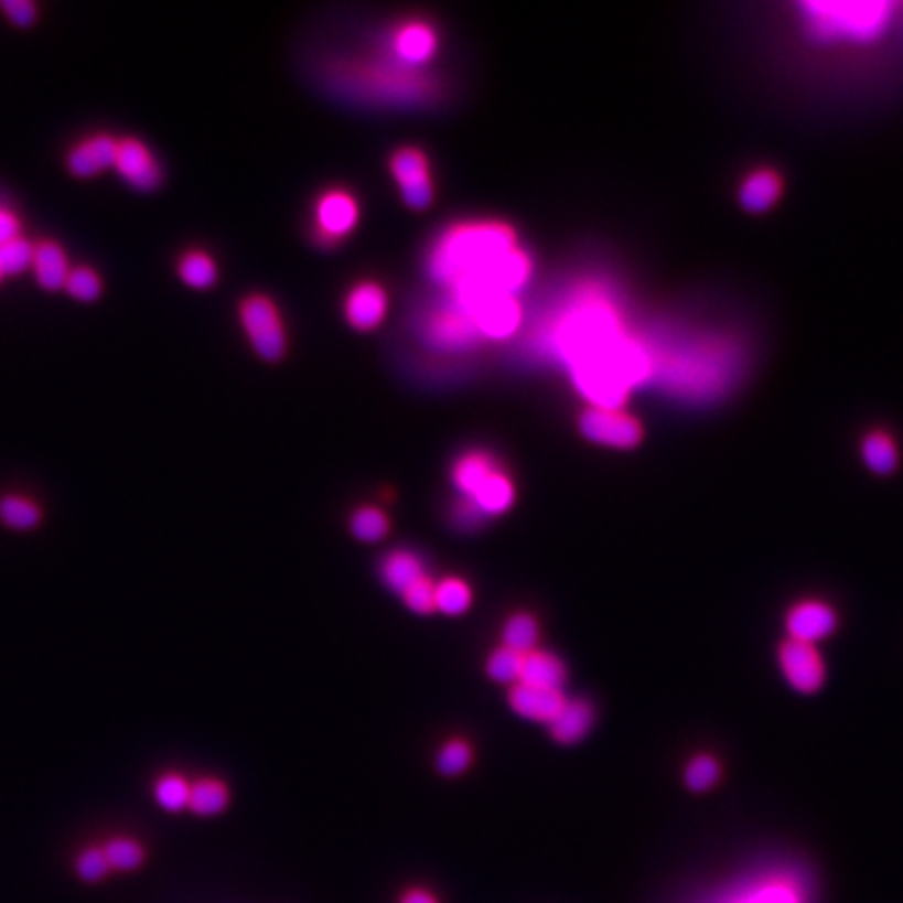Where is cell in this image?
Wrapping results in <instances>:
<instances>
[{"label":"cell","mask_w":903,"mask_h":903,"mask_svg":"<svg viewBox=\"0 0 903 903\" xmlns=\"http://www.w3.org/2000/svg\"><path fill=\"white\" fill-rule=\"evenodd\" d=\"M555 347L573 387L592 408H623L632 389L653 373L646 347L623 331L615 308L601 298L588 295L565 310Z\"/></svg>","instance_id":"1"},{"label":"cell","mask_w":903,"mask_h":903,"mask_svg":"<svg viewBox=\"0 0 903 903\" xmlns=\"http://www.w3.org/2000/svg\"><path fill=\"white\" fill-rule=\"evenodd\" d=\"M427 272L448 291L490 289L517 298L534 275V260L510 224L459 222L431 245Z\"/></svg>","instance_id":"2"},{"label":"cell","mask_w":903,"mask_h":903,"mask_svg":"<svg viewBox=\"0 0 903 903\" xmlns=\"http://www.w3.org/2000/svg\"><path fill=\"white\" fill-rule=\"evenodd\" d=\"M809 39L824 44H866L881 39L893 20L891 2H805Z\"/></svg>","instance_id":"3"},{"label":"cell","mask_w":903,"mask_h":903,"mask_svg":"<svg viewBox=\"0 0 903 903\" xmlns=\"http://www.w3.org/2000/svg\"><path fill=\"white\" fill-rule=\"evenodd\" d=\"M450 298L461 305L483 340H508L522 326V303L515 295L490 289H456L450 291Z\"/></svg>","instance_id":"4"},{"label":"cell","mask_w":903,"mask_h":903,"mask_svg":"<svg viewBox=\"0 0 903 903\" xmlns=\"http://www.w3.org/2000/svg\"><path fill=\"white\" fill-rule=\"evenodd\" d=\"M239 321L256 354L266 362L281 361L287 352V331L277 303L268 295H247L239 305Z\"/></svg>","instance_id":"5"},{"label":"cell","mask_w":903,"mask_h":903,"mask_svg":"<svg viewBox=\"0 0 903 903\" xmlns=\"http://www.w3.org/2000/svg\"><path fill=\"white\" fill-rule=\"evenodd\" d=\"M361 221V205L347 189H329L314 203L312 235L321 249H335L354 233Z\"/></svg>","instance_id":"6"},{"label":"cell","mask_w":903,"mask_h":903,"mask_svg":"<svg viewBox=\"0 0 903 903\" xmlns=\"http://www.w3.org/2000/svg\"><path fill=\"white\" fill-rule=\"evenodd\" d=\"M580 431L588 442L611 450H632L643 440V427L623 408H588L580 419Z\"/></svg>","instance_id":"7"},{"label":"cell","mask_w":903,"mask_h":903,"mask_svg":"<svg viewBox=\"0 0 903 903\" xmlns=\"http://www.w3.org/2000/svg\"><path fill=\"white\" fill-rule=\"evenodd\" d=\"M389 172L400 186L401 200L410 209H427L433 197L436 186L431 179V163L427 153L419 147H401L389 158Z\"/></svg>","instance_id":"8"},{"label":"cell","mask_w":903,"mask_h":903,"mask_svg":"<svg viewBox=\"0 0 903 903\" xmlns=\"http://www.w3.org/2000/svg\"><path fill=\"white\" fill-rule=\"evenodd\" d=\"M711 903H807V891L791 872H765L725 891Z\"/></svg>","instance_id":"9"},{"label":"cell","mask_w":903,"mask_h":903,"mask_svg":"<svg viewBox=\"0 0 903 903\" xmlns=\"http://www.w3.org/2000/svg\"><path fill=\"white\" fill-rule=\"evenodd\" d=\"M424 340L440 350H466L483 340L456 301H443L424 322Z\"/></svg>","instance_id":"10"},{"label":"cell","mask_w":903,"mask_h":903,"mask_svg":"<svg viewBox=\"0 0 903 903\" xmlns=\"http://www.w3.org/2000/svg\"><path fill=\"white\" fill-rule=\"evenodd\" d=\"M778 663H781L786 682L791 684L795 690L809 695L823 688L826 667H824L820 651L814 644L786 641L781 646Z\"/></svg>","instance_id":"11"},{"label":"cell","mask_w":903,"mask_h":903,"mask_svg":"<svg viewBox=\"0 0 903 903\" xmlns=\"http://www.w3.org/2000/svg\"><path fill=\"white\" fill-rule=\"evenodd\" d=\"M389 298L381 282L361 281L356 282L345 300H343V314L350 326L356 331H375L387 316Z\"/></svg>","instance_id":"12"},{"label":"cell","mask_w":903,"mask_h":903,"mask_svg":"<svg viewBox=\"0 0 903 903\" xmlns=\"http://www.w3.org/2000/svg\"><path fill=\"white\" fill-rule=\"evenodd\" d=\"M837 630V613L823 601H803L786 615L788 641L803 644L820 643Z\"/></svg>","instance_id":"13"},{"label":"cell","mask_w":903,"mask_h":903,"mask_svg":"<svg viewBox=\"0 0 903 903\" xmlns=\"http://www.w3.org/2000/svg\"><path fill=\"white\" fill-rule=\"evenodd\" d=\"M391 51L400 63L419 69L438 53V32L429 21H404L391 36Z\"/></svg>","instance_id":"14"},{"label":"cell","mask_w":903,"mask_h":903,"mask_svg":"<svg viewBox=\"0 0 903 903\" xmlns=\"http://www.w3.org/2000/svg\"><path fill=\"white\" fill-rule=\"evenodd\" d=\"M562 690L552 688H540V686H529V684L517 682L510 686L508 702L513 711L529 722L550 723L565 705Z\"/></svg>","instance_id":"15"},{"label":"cell","mask_w":903,"mask_h":903,"mask_svg":"<svg viewBox=\"0 0 903 903\" xmlns=\"http://www.w3.org/2000/svg\"><path fill=\"white\" fill-rule=\"evenodd\" d=\"M114 165L126 181L141 191H151L161 182L160 163L141 141L126 139L118 142Z\"/></svg>","instance_id":"16"},{"label":"cell","mask_w":903,"mask_h":903,"mask_svg":"<svg viewBox=\"0 0 903 903\" xmlns=\"http://www.w3.org/2000/svg\"><path fill=\"white\" fill-rule=\"evenodd\" d=\"M596 720L594 707L583 699H567L559 716L548 723L557 743L576 744L583 741Z\"/></svg>","instance_id":"17"},{"label":"cell","mask_w":903,"mask_h":903,"mask_svg":"<svg viewBox=\"0 0 903 903\" xmlns=\"http://www.w3.org/2000/svg\"><path fill=\"white\" fill-rule=\"evenodd\" d=\"M783 195V181L772 170H755L739 189V203L749 214L770 212Z\"/></svg>","instance_id":"18"},{"label":"cell","mask_w":903,"mask_h":903,"mask_svg":"<svg viewBox=\"0 0 903 903\" xmlns=\"http://www.w3.org/2000/svg\"><path fill=\"white\" fill-rule=\"evenodd\" d=\"M498 466L501 462L485 450H469L461 454L452 464V483L459 496L469 498Z\"/></svg>","instance_id":"19"},{"label":"cell","mask_w":903,"mask_h":903,"mask_svg":"<svg viewBox=\"0 0 903 903\" xmlns=\"http://www.w3.org/2000/svg\"><path fill=\"white\" fill-rule=\"evenodd\" d=\"M515 498H517L515 483H513L510 475H508L502 466H498V469L469 496V501L475 502L487 519L501 517L504 513H508V510L513 508V504H515Z\"/></svg>","instance_id":"20"},{"label":"cell","mask_w":903,"mask_h":903,"mask_svg":"<svg viewBox=\"0 0 903 903\" xmlns=\"http://www.w3.org/2000/svg\"><path fill=\"white\" fill-rule=\"evenodd\" d=\"M427 576L424 562L412 550L398 548L385 555L381 561V580L391 592L404 594L412 583L419 582Z\"/></svg>","instance_id":"21"},{"label":"cell","mask_w":903,"mask_h":903,"mask_svg":"<svg viewBox=\"0 0 903 903\" xmlns=\"http://www.w3.org/2000/svg\"><path fill=\"white\" fill-rule=\"evenodd\" d=\"M519 682L562 690V686L567 682V667L557 655L536 648V651L523 655L522 680Z\"/></svg>","instance_id":"22"},{"label":"cell","mask_w":903,"mask_h":903,"mask_svg":"<svg viewBox=\"0 0 903 903\" xmlns=\"http://www.w3.org/2000/svg\"><path fill=\"white\" fill-rule=\"evenodd\" d=\"M116 151L118 142L109 137H97L93 141L84 142L72 153L69 168L78 176H93L116 163Z\"/></svg>","instance_id":"23"},{"label":"cell","mask_w":903,"mask_h":903,"mask_svg":"<svg viewBox=\"0 0 903 903\" xmlns=\"http://www.w3.org/2000/svg\"><path fill=\"white\" fill-rule=\"evenodd\" d=\"M862 459L870 471L879 475H889L900 464V452L889 433L872 431L863 438Z\"/></svg>","instance_id":"24"},{"label":"cell","mask_w":903,"mask_h":903,"mask_svg":"<svg viewBox=\"0 0 903 903\" xmlns=\"http://www.w3.org/2000/svg\"><path fill=\"white\" fill-rule=\"evenodd\" d=\"M228 805V788L216 778H203L200 783L191 784L189 807L197 816H218Z\"/></svg>","instance_id":"25"},{"label":"cell","mask_w":903,"mask_h":903,"mask_svg":"<svg viewBox=\"0 0 903 903\" xmlns=\"http://www.w3.org/2000/svg\"><path fill=\"white\" fill-rule=\"evenodd\" d=\"M473 602L471 585L461 578H443L436 582V611L448 617H461Z\"/></svg>","instance_id":"26"},{"label":"cell","mask_w":903,"mask_h":903,"mask_svg":"<svg viewBox=\"0 0 903 903\" xmlns=\"http://www.w3.org/2000/svg\"><path fill=\"white\" fill-rule=\"evenodd\" d=\"M34 268L46 289H57L67 281V261L55 243H42L34 249Z\"/></svg>","instance_id":"27"},{"label":"cell","mask_w":903,"mask_h":903,"mask_svg":"<svg viewBox=\"0 0 903 903\" xmlns=\"http://www.w3.org/2000/svg\"><path fill=\"white\" fill-rule=\"evenodd\" d=\"M538 636H540V627L529 613L513 615L508 622L504 623V630H502L504 646L519 655H527L536 651Z\"/></svg>","instance_id":"28"},{"label":"cell","mask_w":903,"mask_h":903,"mask_svg":"<svg viewBox=\"0 0 903 903\" xmlns=\"http://www.w3.org/2000/svg\"><path fill=\"white\" fill-rule=\"evenodd\" d=\"M182 281L193 289H207L218 281V266L214 258L201 249L189 251L179 264Z\"/></svg>","instance_id":"29"},{"label":"cell","mask_w":903,"mask_h":903,"mask_svg":"<svg viewBox=\"0 0 903 903\" xmlns=\"http://www.w3.org/2000/svg\"><path fill=\"white\" fill-rule=\"evenodd\" d=\"M350 529L356 540L366 544L381 542L389 534V519L377 506H362L350 522Z\"/></svg>","instance_id":"30"},{"label":"cell","mask_w":903,"mask_h":903,"mask_svg":"<svg viewBox=\"0 0 903 903\" xmlns=\"http://www.w3.org/2000/svg\"><path fill=\"white\" fill-rule=\"evenodd\" d=\"M522 665L523 655L510 651V648H506V646H501V648H496V651L490 655L485 669H487V676H490L494 682L504 684V686H515V684L522 680Z\"/></svg>","instance_id":"31"},{"label":"cell","mask_w":903,"mask_h":903,"mask_svg":"<svg viewBox=\"0 0 903 903\" xmlns=\"http://www.w3.org/2000/svg\"><path fill=\"white\" fill-rule=\"evenodd\" d=\"M720 774H722L720 763L716 762L711 755H697L686 765L684 783L690 791L702 793L720 781Z\"/></svg>","instance_id":"32"},{"label":"cell","mask_w":903,"mask_h":903,"mask_svg":"<svg viewBox=\"0 0 903 903\" xmlns=\"http://www.w3.org/2000/svg\"><path fill=\"white\" fill-rule=\"evenodd\" d=\"M436 763L443 776H459L471 767L473 749L471 744L464 743L461 739H452L440 749Z\"/></svg>","instance_id":"33"},{"label":"cell","mask_w":903,"mask_h":903,"mask_svg":"<svg viewBox=\"0 0 903 903\" xmlns=\"http://www.w3.org/2000/svg\"><path fill=\"white\" fill-rule=\"evenodd\" d=\"M191 784L179 774H168L155 784V799L168 811H181L189 807Z\"/></svg>","instance_id":"34"},{"label":"cell","mask_w":903,"mask_h":903,"mask_svg":"<svg viewBox=\"0 0 903 903\" xmlns=\"http://www.w3.org/2000/svg\"><path fill=\"white\" fill-rule=\"evenodd\" d=\"M0 522L13 529H32L41 522V510L21 498L0 501Z\"/></svg>","instance_id":"35"},{"label":"cell","mask_w":903,"mask_h":903,"mask_svg":"<svg viewBox=\"0 0 903 903\" xmlns=\"http://www.w3.org/2000/svg\"><path fill=\"white\" fill-rule=\"evenodd\" d=\"M448 519H450V525L461 534H475L487 523V517L480 510V506L462 496L452 502Z\"/></svg>","instance_id":"36"},{"label":"cell","mask_w":903,"mask_h":903,"mask_svg":"<svg viewBox=\"0 0 903 903\" xmlns=\"http://www.w3.org/2000/svg\"><path fill=\"white\" fill-rule=\"evenodd\" d=\"M103 853H105V860L109 863V868H118V870H135V868L141 866L142 858H144L141 845L137 843V841H130V839L109 841V843L105 845Z\"/></svg>","instance_id":"37"},{"label":"cell","mask_w":903,"mask_h":903,"mask_svg":"<svg viewBox=\"0 0 903 903\" xmlns=\"http://www.w3.org/2000/svg\"><path fill=\"white\" fill-rule=\"evenodd\" d=\"M34 261V247L20 237L0 243V270L2 272H21Z\"/></svg>","instance_id":"38"},{"label":"cell","mask_w":903,"mask_h":903,"mask_svg":"<svg viewBox=\"0 0 903 903\" xmlns=\"http://www.w3.org/2000/svg\"><path fill=\"white\" fill-rule=\"evenodd\" d=\"M404 604L417 613V615H429L436 611V582L424 576L422 580L412 583L404 594H401Z\"/></svg>","instance_id":"39"},{"label":"cell","mask_w":903,"mask_h":903,"mask_svg":"<svg viewBox=\"0 0 903 903\" xmlns=\"http://www.w3.org/2000/svg\"><path fill=\"white\" fill-rule=\"evenodd\" d=\"M65 287H67V291H69L74 298L84 301L95 300L100 293L99 279H97V275H95L93 270H88V268H78V270L69 272V275H67V281H65Z\"/></svg>","instance_id":"40"},{"label":"cell","mask_w":903,"mask_h":903,"mask_svg":"<svg viewBox=\"0 0 903 903\" xmlns=\"http://www.w3.org/2000/svg\"><path fill=\"white\" fill-rule=\"evenodd\" d=\"M76 870L84 881H99L107 874L109 863L105 860V853L100 849H88L78 858Z\"/></svg>","instance_id":"41"},{"label":"cell","mask_w":903,"mask_h":903,"mask_svg":"<svg viewBox=\"0 0 903 903\" xmlns=\"http://www.w3.org/2000/svg\"><path fill=\"white\" fill-rule=\"evenodd\" d=\"M2 9L9 13V18L20 23V25H28L30 21H34L36 9L30 0H2Z\"/></svg>","instance_id":"42"},{"label":"cell","mask_w":903,"mask_h":903,"mask_svg":"<svg viewBox=\"0 0 903 903\" xmlns=\"http://www.w3.org/2000/svg\"><path fill=\"white\" fill-rule=\"evenodd\" d=\"M18 230H20L18 221H15L9 212H2V209H0V243L15 239V237H18Z\"/></svg>","instance_id":"43"},{"label":"cell","mask_w":903,"mask_h":903,"mask_svg":"<svg viewBox=\"0 0 903 903\" xmlns=\"http://www.w3.org/2000/svg\"><path fill=\"white\" fill-rule=\"evenodd\" d=\"M401 903H438L429 893H424V891H410L406 897H404V902Z\"/></svg>","instance_id":"44"},{"label":"cell","mask_w":903,"mask_h":903,"mask_svg":"<svg viewBox=\"0 0 903 903\" xmlns=\"http://www.w3.org/2000/svg\"><path fill=\"white\" fill-rule=\"evenodd\" d=\"M0 277H2V270H0Z\"/></svg>","instance_id":"45"}]
</instances>
